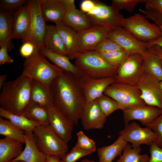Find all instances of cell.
Listing matches in <instances>:
<instances>
[{
  "mask_svg": "<svg viewBox=\"0 0 162 162\" xmlns=\"http://www.w3.org/2000/svg\"><path fill=\"white\" fill-rule=\"evenodd\" d=\"M44 45L47 50L67 57V49L55 26L47 25Z\"/></svg>",
  "mask_w": 162,
  "mask_h": 162,
  "instance_id": "cell-25",
  "label": "cell"
},
{
  "mask_svg": "<svg viewBox=\"0 0 162 162\" xmlns=\"http://www.w3.org/2000/svg\"><path fill=\"white\" fill-rule=\"evenodd\" d=\"M146 18L141 14H136L124 18L121 25L139 40L146 42L154 41L160 36L162 29L160 26L151 23Z\"/></svg>",
  "mask_w": 162,
  "mask_h": 162,
  "instance_id": "cell-6",
  "label": "cell"
},
{
  "mask_svg": "<svg viewBox=\"0 0 162 162\" xmlns=\"http://www.w3.org/2000/svg\"><path fill=\"white\" fill-rule=\"evenodd\" d=\"M96 5L95 1L85 0L81 3L80 8L81 10L86 14L92 11Z\"/></svg>",
  "mask_w": 162,
  "mask_h": 162,
  "instance_id": "cell-48",
  "label": "cell"
},
{
  "mask_svg": "<svg viewBox=\"0 0 162 162\" xmlns=\"http://www.w3.org/2000/svg\"><path fill=\"white\" fill-rule=\"evenodd\" d=\"M80 81L86 104L97 99L108 86L116 82L114 77L95 78L84 75L80 78Z\"/></svg>",
  "mask_w": 162,
  "mask_h": 162,
  "instance_id": "cell-15",
  "label": "cell"
},
{
  "mask_svg": "<svg viewBox=\"0 0 162 162\" xmlns=\"http://www.w3.org/2000/svg\"><path fill=\"white\" fill-rule=\"evenodd\" d=\"M136 86L146 104L162 109V88L160 81L144 72Z\"/></svg>",
  "mask_w": 162,
  "mask_h": 162,
  "instance_id": "cell-12",
  "label": "cell"
},
{
  "mask_svg": "<svg viewBox=\"0 0 162 162\" xmlns=\"http://www.w3.org/2000/svg\"><path fill=\"white\" fill-rule=\"evenodd\" d=\"M31 79L22 74L5 83L0 94V108L12 114L23 116L31 101Z\"/></svg>",
  "mask_w": 162,
  "mask_h": 162,
  "instance_id": "cell-2",
  "label": "cell"
},
{
  "mask_svg": "<svg viewBox=\"0 0 162 162\" xmlns=\"http://www.w3.org/2000/svg\"><path fill=\"white\" fill-rule=\"evenodd\" d=\"M40 9L46 21L62 22L66 10L61 0H39Z\"/></svg>",
  "mask_w": 162,
  "mask_h": 162,
  "instance_id": "cell-21",
  "label": "cell"
},
{
  "mask_svg": "<svg viewBox=\"0 0 162 162\" xmlns=\"http://www.w3.org/2000/svg\"><path fill=\"white\" fill-rule=\"evenodd\" d=\"M62 22L77 32L89 29L93 26L86 14L76 8L66 10Z\"/></svg>",
  "mask_w": 162,
  "mask_h": 162,
  "instance_id": "cell-23",
  "label": "cell"
},
{
  "mask_svg": "<svg viewBox=\"0 0 162 162\" xmlns=\"http://www.w3.org/2000/svg\"><path fill=\"white\" fill-rule=\"evenodd\" d=\"M160 84L162 88V81H160Z\"/></svg>",
  "mask_w": 162,
  "mask_h": 162,
  "instance_id": "cell-55",
  "label": "cell"
},
{
  "mask_svg": "<svg viewBox=\"0 0 162 162\" xmlns=\"http://www.w3.org/2000/svg\"><path fill=\"white\" fill-rule=\"evenodd\" d=\"M128 144L121 135L112 144L97 149L99 162H112L118 156H120Z\"/></svg>",
  "mask_w": 162,
  "mask_h": 162,
  "instance_id": "cell-29",
  "label": "cell"
},
{
  "mask_svg": "<svg viewBox=\"0 0 162 162\" xmlns=\"http://www.w3.org/2000/svg\"><path fill=\"white\" fill-rule=\"evenodd\" d=\"M148 126L156 134L158 138L155 143L162 148V113Z\"/></svg>",
  "mask_w": 162,
  "mask_h": 162,
  "instance_id": "cell-42",
  "label": "cell"
},
{
  "mask_svg": "<svg viewBox=\"0 0 162 162\" xmlns=\"http://www.w3.org/2000/svg\"><path fill=\"white\" fill-rule=\"evenodd\" d=\"M94 152L85 150L75 146L70 151L65 154L61 160V162H75L81 158L91 154Z\"/></svg>",
  "mask_w": 162,
  "mask_h": 162,
  "instance_id": "cell-38",
  "label": "cell"
},
{
  "mask_svg": "<svg viewBox=\"0 0 162 162\" xmlns=\"http://www.w3.org/2000/svg\"><path fill=\"white\" fill-rule=\"evenodd\" d=\"M145 4L146 8L162 15V0H147Z\"/></svg>",
  "mask_w": 162,
  "mask_h": 162,
  "instance_id": "cell-46",
  "label": "cell"
},
{
  "mask_svg": "<svg viewBox=\"0 0 162 162\" xmlns=\"http://www.w3.org/2000/svg\"><path fill=\"white\" fill-rule=\"evenodd\" d=\"M77 142L75 146L82 149L92 151L96 150L95 142L86 135L82 130L77 133Z\"/></svg>",
  "mask_w": 162,
  "mask_h": 162,
  "instance_id": "cell-39",
  "label": "cell"
},
{
  "mask_svg": "<svg viewBox=\"0 0 162 162\" xmlns=\"http://www.w3.org/2000/svg\"><path fill=\"white\" fill-rule=\"evenodd\" d=\"M104 94L115 101L119 109L122 111L135 105L145 104L140 90L136 86L116 82L108 86Z\"/></svg>",
  "mask_w": 162,
  "mask_h": 162,
  "instance_id": "cell-7",
  "label": "cell"
},
{
  "mask_svg": "<svg viewBox=\"0 0 162 162\" xmlns=\"http://www.w3.org/2000/svg\"><path fill=\"white\" fill-rule=\"evenodd\" d=\"M96 5L91 12L86 14L93 25L107 27L112 31L122 27V15L112 6L100 1H95Z\"/></svg>",
  "mask_w": 162,
  "mask_h": 162,
  "instance_id": "cell-10",
  "label": "cell"
},
{
  "mask_svg": "<svg viewBox=\"0 0 162 162\" xmlns=\"http://www.w3.org/2000/svg\"><path fill=\"white\" fill-rule=\"evenodd\" d=\"M24 143L6 137L0 139V162H10L23 151Z\"/></svg>",
  "mask_w": 162,
  "mask_h": 162,
  "instance_id": "cell-26",
  "label": "cell"
},
{
  "mask_svg": "<svg viewBox=\"0 0 162 162\" xmlns=\"http://www.w3.org/2000/svg\"><path fill=\"white\" fill-rule=\"evenodd\" d=\"M97 100L101 110L106 117L114 111L119 110L116 102L104 94Z\"/></svg>",
  "mask_w": 162,
  "mask_h": 162,
  "instance_id": "cell-36",
  "label": "cell"
},
{
  "mask_svg": "<svg viewBox=\"0 0 162 162\" xmlns=\"http://www.w3.org/2000/svg\"><path fill=\"white\" fill-rule=\"evenodd\" d=\"M162 29V26H160ZM157 45L162 48V33L160 36L157 39L152 41L147 42V49L154 45Z\"/></svg>",
  "mask_w": 162,
  "mask_h": 162,
  "instance_id": "cell-50",
  "label": "cell"
},
{
  "mask_svg": "<svg viewBox=\"0 0 162 162\" xmlns=\"http://www.w3.org/2000/svg\"><path fill=\"white\" fill-rule=\"evenodd\" d=\"M144 72L143 56L137 53L129 55L118 68L116 82L136 86Z\"/></svg>",
  "mask_w": 162,
  "mask_h": 162,
  "instance_id": "cell-9",
  "label": "cell"
},
{
  "mask_svg": "<svg viewBox=\"0 0 162 162\" xmlns=\"http://www.w3.org/2000/svg\"><path fill=\"white\" fill-rule=\"evenodd\" d=\"M32 132L38 148L45 155L56 156L60 159L68 152L67 144L49 124H39Z\"/></svg>",
  "mask_w": 162,
  "mask_h": 162,
  "instance_id": "cell-5",
  "label": "cell"
},
{
  "mask_svg": "<svg viewBox=\"0 0 162 162\" xmlns=\"http://www.w3.org/2000/svg\"><path fill=\"white\" fill-rule=\"evenodd\" d=\"M8 50V47L6 45L0 46V64L2 65L5 63H12L14 61L9 55Z\"/></svg>",
  "mask_w": 162,
  "mask_h": 162,
  "instance_id": "cell-47",
  "label": "cell"
},
{
  "mask_svg": "<svg viewBox=\"0 0 162 162\" xmlns=\"http://www.w3.org/2000/svg\"><path fill=\"white\" fill-rule=\"evenodd\" d=\"M55 26L67 49V57L69 59H75L79 53L76 42L77 32L62 22L56 23Z\"/></svg>",
  "mask_w": 162,
  "mask_h": 162,
  "instance_id": "cell-24",
  "label": "cell"
},
{
  "mask_svg": "<svg viewBox=\"0 0 162 162\" xmlns=\"http://www.w3.org/2000/svg\"><path fill=\"white\" fill-rule=\"evenodd\" d=\"M23 116L40 124H49L47 109L31 100L25 109Z\"/></svg>",
  "mask_w": 162,
  "mask_h": 162,
  "instance_id": "cell-31",
  "label": "cell"
},
{
  "mask_svg": "<svg viewBox=\"0 0 162 162\" xmlns=\"http://www.w3.org/2000/svg\"><path fill=\"white\" fill-rule=\"evenodd\" d=\"M15 162H24L22 161H16Z\"/></svg>",
  "mask_w": 162,
  "mask_h": 162,
  "instance_id": "cell-56",
  "label": "cell"
},
{
  "mask_svg": "<svg viewBox=\"0 0 162 162\" xmlns=\"http://www.w3.org/2000/svg\"><path fill=\"white\" fill-rule=\"evenodd\" d=\"M80 162H95V161H94L93 160H90L88 159H83L80 161Z\"/></svg>",
  "mask_w": 162,
  "mask_h": 162,
  "instance_id": "cell-54",
  "label": "cell"
},
{
  "mask_svg": "<svg viewBox=\"0 0 162 162\" xmlns=\"http://www.w3.org/2000/svg\"><path fill=\"white\" fill-rule=\"evenodd\" d=\"M74 65L83 75L95 78H115L118 69L108 63L96 51L79 53L75 58Z\"/></svg>",
  "mask_w": 162,
  "mask_h": 162,
  "instance_id": "cell-4",
  "label": "cell"
},
{
  "mask_svg": "<svg viewBox=\"0 0 162 162\" xmlns=\"http://www.w3.org/2000/svg\"><path fill=\"white\" fill-rule=\"evenodd\" d=\"M38 50L42 55L63 72L70 73L79 78L83 75L82 72L70 62V59L66 56L50 51L45 47Z\"/></svg>",
  "mask_w": 162,
  "mask_h": 162,
  "instance_id": "cell-27",
  "label": "cell"
},
{
  "mask_svg": "<svg viewBox=\"0 0 162 162\" xmlns=\"http://www.w3.org/2000/svg\"><path fill=\"white\" fill-rule=\"evenodd\" d=\"M108 63L118 68L129 54L124 50H118L108 52H99Z\"/></svg>",
  "mask_w": 162,
  "mask_h": 162,
  "instance_id": "cell-35",
  "label": "cell"
},
{
  "mask_svg": "<svg viewBox=\"0 0 162 162\" xmlns=\"http://www.w3.org/2000/svg\"><path fill=\"white\" fill-rule=\"evenodd\" d=\"M148 49L157 55L162 61V48L158 45H155Z\"/></svg>",
  "mask_w": 162,
  "mask_h": 162,
  "instance_id": "cell-51",
  "label": "cell"
},
{
  "mask_svg": "<svg viewBox=\"0 0 162 162\" xmlns=\"http://www.w3.org/2000/svg\"><path fill=\"white\" fill-rule=\"evenodd\" d=\"M0 134L25 144L24 132L15 127L9 120L0 117Z\"/></svg>",
  "mask_w": 162,
  "mask_h": 162,
  "instance_id": "cell-34",
  "label": "cell"
},
{
  "mask_svg": "<svg viewBox=\"0 0 162 162\" xmlns=\"http://www.w3.org/2000/svg\"><path fill=\"white\" fill-rule=\"evenodd\" d=\"M141 151V148H133L128 144L119 159L114 162H148L149 156L146 154H140Z\"/></svg>",
  "mask_w": 162,
  "mask_h": 162,
  "instance_id": "cell-33",
  "label": "cell"
},
{
  "mask_svg": "<svg viewBox=\"0 0 162 162\" xmlns=\"http://www.w3.org/2000/svg\"><path fill=\"white\" fill-rule=\"evenodd\" d=\"M119 134L134 148H140L142 145L150 146L156 142L158 138L156 134L149 127L142 128L135 122L125 125Z\"/></svg>",
  "mask_w": 162,
  "mask_h": 162,
  "instance_id": "cell-11",
  "label": "cell"
},
{
  "mask_svg": "<svg viewBox=\"0 0 162 162\" xmlns=\"http://www.w3.org/2000/svg\"><path fill=\"white\" fill-rule=\"evenodd\" d=\"M64 5L66 10H69L76 8L74 0H61Z\"/></svg>",
  "mask_w": 162,
  "mask_h": 162,
  "instance_id": "cell-49",
  "label": "cell"
},
{
  "mask_svg": "<svg viewBox=\"0 0 162 162\" xmlns=\"http://www.w3.org/2000/svg\"><path fill=\"white\" fill-rule=\"evenodd\" d=\"M107 38L116 42L129 55L139 53L143 56L147 49V42L139 40L122 27L111 31Z\"/></svg>",
  "mask_w": 162,
  "mask_h": 162,
  "instance_id": "cell-14",
  "label": "cell"
},
{
  "mask_svg": "<svg viewBox=\"0 0 162 162\" xmlns=\"http://www.w3.org/2000/svg\"><path fill=\"white\" fill-rule=\"evenodd\" d=\"M142 56L145 72L151 75L159 81H162L161 59L148 48Z\"/></svg>",
  "mask_w": 162,
  "mask_h": 162,
  "instance_id": "cell-30",
  "label": "cell"
},
{
  "mask_svg": "<svg viewBox=\"0 0 162 162\" xmlns=\"http://www.w3.org/2000/svg\"><path fill=\"white\" fill-rule=\"evenodd\" d=\"M139 10L144 14L146 18L151 19L159 26H162V15L154 11L146 8L144 10L139 9Z\"/></svg>",
  "mask_w": 162,
  "mask_h": 162,
  "instance_id": "cell-44",
  "label": "cell"
},
{
  "mask_svg": "<svg viewBox=\"0 0 162 162\" xmlns=\"http://www.w3.org/2000/svg\"><path fill=\"white\" fill-rule=\"evenodd\" d=\"M36 47L32 42L27 41L23 43L21 46L20 52V55L25 58L31 56L34 52Z\"/></svg>",
  "mask_w": 162,
  "mask_h": 162,
  "instance_id": "cell-45",
  "label": "cell"
},
{
  "mask_svg": "<svg viewBox=\"0 0 162 162\" xmlns=\"http://www.w3.org/2000/svg\"><path fill=\"white\" fill-rule=\"evenodd\" d=\"M25 147L21 154L10 162L22 161L24 162H46L47 155L38 148L32 132H24Z\"/></svg>",
  "mask_w": 162,
  "mask_h": 162,
  "instance_id": "cell-20",
  "label": "cell"
},
{
  "mask_svg": "<svg viewBox=\"0 0 162 162\" xmlns=\"http://www.w3.org/2000/svg\"><path fill=\"white\" fill-rule=\"evenodd\" d=\"M49 124L67 144L72 138L73 122L53 106L48 107Z\"/></svg>",
  "mask_w": 162,
  "mask_h": 162,
  "instance_id": "cell-17",
  "label": "cell"
},
{
  "mask_svg": "<svg viewBox=\"0 0 162 162\" xmlns=\"http://www.w3.org/2000/svg\"><path fill=\"white\" fill-rule=\"evenodd\" d=\"M123 111L125 125L131 121L137 120L148 126L162 113V109L145 104L135 105Z\"/></svg>",
  "mask_w": 162,
  "mask_h": 162,
  "instance_id": "cell-16",
  "label": "cell"
},
{
  "mask_svg": "<svg viewBox=\"0 0 162 162\" xmlns=\"http://www.w3.org/2000/svg\"><path fill=\"white\" fill-rule=\"evenodd\" d=\"M30 23V16L26 3L13 14L12 39H21L23 42L28 34Z\"/></svg>",
  "mask_w": 162,
  "mask_h": 162,
  "instance_id": "cell-19",
  "label": "cell"
},
{
  "mask_svg": "<svg viewBox=\"0 0 162 162\" xmlns=\"http://www.w3.org/2000/svg\"><path fill=\"white\" fill-rule=\"evenodd\" d=\"M22 74L50 86L53 81L63 71L49 62L37 48L33 54L26 58Z\"/></svg>",
  "mask_w": 162,
  "mask_h": 162,
  "instance_id": "cell-3",
  "label": "cell"
},
{
  "mask_svg": "<svg viewBox=\"0 0 162 162\" xmlns=\"http://www.w3.org/2000/svg\"><path fill=\"white\" fill-rule=\"evenodd\" d=\"M46 162H61V161L60 159L56 157L47 155Z\"/></svg>",
  "mask_w": 162,
  "mask_h": 162,
  "instance_id": "cell-52",
  "label": "cell"
},
{
  "mask_svg": "<svg viewBox=\"0 0 162 162\" xmlns=\"http://www.w3.org/2000/svg\"><path fill=\"white\" fill-rule=\"evenodd\" d=\"M111 31L112 30L107 27L97 25L77 32L76 42L79 53L94 51L98 45L107 38Z\"/></svg>",
  "mask_w": 162,
  "mask_h": 162,
  "instance_id": "cell-13",
  "label": "cell"
},
{
  "mask_svg": "<svg viewBox=\"0 0 162 162\" xmlns=\"http://www.w3.org/2000/svg\"><path fill=\"white\" fill-rule=\"evenodd\" d=\"M118 50H124L114 41L107 38L98 45L94 50L98 52H108Z\"/></svg>",
  "mask_w": 162,
  "mask_h": 162,
  "instance_id": "cell-40",
  "label": "cell"
},
{
  "mask_svg": "<svg viewBox=\"0 0 162 162\" xmlns=\"http://www.w3.org/2000/svg\"><path fill=\"white\" fill-rule=\"evenodd\" d=\"M27 5L30 16V23L28 34L23 43L30 41L38 50L44 47V40L47 25L41 11L39 0H28Z\"/></svg>",
  "mask_w": 162,
  "mask_h": 162,
  "instance_id": "cell-8",
  "label": "cell"
},
{
  "mask_svg": "<svg viewBox=\"0 0 162 162\" xmlns=\"http://www.w3.org/2000/svg\"><path fill=\"white\" fill-rule=\"evenodd\" d=\"M80 78L63 72L53 80L50 86L53 106L71 120L75 125L80 119L86 104Z\"/></svg>",
  "mask_w": 162,
  "mask_h": 162,
  "instance_id": "cell-1",
  "label": "cell"
},
{
  "mask_svg": "<svg viewBox=\"0 0 162 162\" xmlns=\"http://www.w3.org/2000/svg\"><path fill=\"white\" fill-rule=\"evenodd\" d=\"M106 118L101 110L96 99L85 104L80 119L83 128L88 130L102 128Z\"/></svg>",
  "mask_w": 162,
  "mask_h": 162,
  "instance_id": "cell-18",
  "label": "cell"
},
{
  "mask_svg": "<svg viewBox=\"0 0 162 162\" xmlns=\"http://www.w3.org/2000/svg\"><path fill=\"white\" fill-rule=\"evenodd\" d=\"M0 116L8 119L14 126L24 132H33L39 124L23 116L12 114L1 108Z\"/></svg>",
  "mask_w": 162,
  "mask_h": 162,
  "instance_id": "cell-32",
  "label": "cell"
},
{
  "mask_svg": "<svg viewBox=\"0 0 162 162\" xmlns=\"http://www.w3.org/2000/svg\"><path fill=\"white\" fill-rule=\"evenodd\" d=\"M31 100L47 108L53 106L52 93L50 86L34 79L30 83Z\"/></svg>",
  "mask_w": 162,
  "mask_h": 162,
  "instance_id": "cell-22",
  "label": "cell"
},
{
  "mask_svg": "<svg viewBox=\"0 0 162 162\" xmlns=\"http://www.w3.org/2000/svg\"><path fill=\"white\" fill-rule=\"evenodd\" d=\"M13 12L0 10V46L6 45L8 50L14 48L12 40L13 30Z\"/></svg>",
  "mask_w": 162,
  "mask_h": 162,
  "instance_id": "cell-28",
  "label": "cell"
},
{
  "mask_svg": "<svg viewBox=\"0 0 162 162\" xmlns=\"http://www.w3.org/2000/svg\"><path fill=\"white\" fill-rule=\"evenodd\" d=\"M147 1V0H112L111 5L119 11L124 9L129 12H132L138 3H146Z\"/></svg>",
  "mask_w": 162,
  "mask_h": 162,
  "instance_id": "cell-37",
  "label": "cell"
},
{
  "mask_svg": "<svg viewBox=\"0 0 162 162\" xmlns=\"http://www.w3.org/2000/svg\"><path fill=\"white\" fill-rule=\"evenodd\" d=\"M8 74L2 75L0 76V89L2 88V87L5 83V80Z\"/></svg>",
  "mask_w": 162,
  "mask_h": 162,
  "instance_id": "cell-53",
  "label": "cell"
},
{
  "mask_svg": "<svg viewBox=\"0 0 162 162\" xmlns=\"http://www.w3.org/2000/svg\"><path fill=\"white\" fill-rule=\"evenodd\" d=\"M150 146V156L148 162H162V148L155 142Z\"/></svg>",
  "mask_w": 162,
  "mask_h": 162,
  "instance_id": "cell-43",
  "label": "cell"
},
{
  "mask_svg": "<svg viewBox=\"0 0 162 162\" xmlns=\"http://www.w3.org/2000/svg\"><path fill=\"white\" fill-rule=\"evenodd\" d=\"M26 0H1L0 10L13 12L26 4Z\"/></svg>",
  "mask_w": 162,
  "mask_h": 162,
  "instance_id": "cell-41",
  "label": "cell"
}]
</instances>
